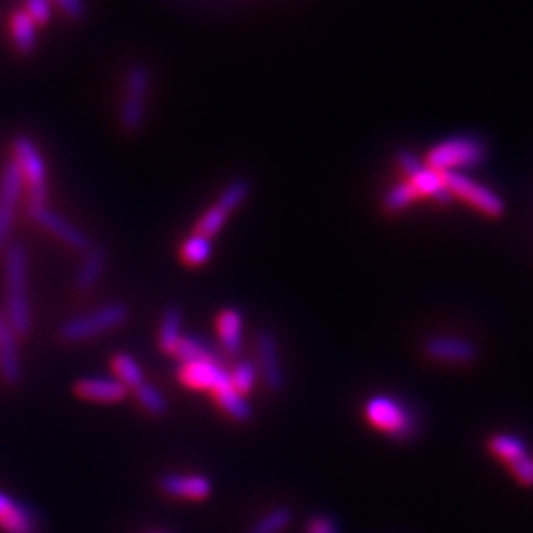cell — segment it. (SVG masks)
Listing matches in <instances>:
<instances>
[{"instance_id":"cell-9","label":"cell","mask_w":533,"mask_h":533,"mask_svg":"<svg viewBox=\"0 0 533 533\" xmlns=\"http://www.w3.org/2000/svg\"><path fill=\"white\" fill-rule=\"evenodd\" d=\"M22 188H24V178L18 164L12 158L4 164L0 172V253L10 243V233L14 228V218H16V208L20 204Z\"/></svg>"},{"instance_id":"cell-23","label":"cell","mask_w":533,"mask_h":533,"mask_svg":"<svg viewBox=\"0 0 533 533\" xmlns=\"http://www.w3.org/2000/svg\"><path fill=\"white\" fill-rule=\"evenodd\" d=\"M212 253H214V243H212V237H206L202 233H192L190 237H186V241L182 243V249H180V255H182V261L190 267H202L206 265L210 259H212Z\"/></svg>"},{"instance_id":"cell-13","label":"cell","mask_w":533,"mask_h":533,"mask_svg":"<svg viewBox=\"0 0 533 533\" xmlns=\"http://www.w3.org/2000/svg\"><path fill=\"white\" fill-rule=\"evenodd\" d=\"M28 218L32 222H36L40 228L46 229L48 233H52L54 237H58L60 241H64L74 251L85 253V251H89L93 247L91 241H89V237L81 229L76 228L74 224H70L66 218H62L60 214H56L48 206L46 208L28 210Z\"/></svg>"},{"instance_id":"cell-24","label":"cell","mask_w":533,"mask_h":533,"mask_svg":"<svg viewBox=\"0 0 533 533\" xmlns=\"http://www.w3.org/2000/svg\"><path fill=\"white\" fill-rule=\"evenodd\" d=\"M488 449L490 453L500 460H504L506 464L518 460V458L526 457L528 455V445L510 433H496L488 439Z\"/></svg>"},{"instance_id":"cell-4","label":"cell","mask_w":533,"mask_h":533,"mask_svg":"<svg viewBox=\"0 0 533 533\" xmlns=\"http://www.w3.org/2000/svg\"><path fill=\"white\" fill-rule=\"evenodd\" d=\"M486 156H488V149L480 139L462 135V137H451V139L437 143L427 153L423 162L429 168L445 174V172L478 168L486 162Z\"/></svg>"},{"instance_id":"cell-27","label":"cell","mask_w":533,"mask_h":533,"mask_svg":"<svg viewBox=\"0 0 533 533\" xmlns=\"http://www.w3.org/2000/svg\"><path fill=\"white\" fill-rule=\"evenodd\" d=\"M174 356L180 360V364H192V362H202V360H216L220 358L202 338L198 336H184L182 342L178 344Z\"/></svg>"},{"instance_id":"cell-5","label":"cell","mask_w":533,"mask_h":533,"mask_svg":"<svg viewBox=\"0 0 533 533\" xmlns=\"http://www.w3.org/2000/svg\"><path fill=\"white\" fill-rule=\"evenodd\" d=\"M14 162L18 164L24 184L28 186V210L48 206V184H46V162L38 151L36 143L28 135H18L12 141Z\"/></svg>"},{"instance_id":"cell-14","label":"cell","mask_w":533,"mask_h":533,"mask_svg":"<svg viewBox=\"0 0 533 533\" xmlns=\"http://www.w3.org/2000/svg\"><path fill=\"white\" fill-rule=\"evenodd\" d=\"M0 532L40 533V518L28 504L0 490Z\"/></svg>"},{"instance_id":"cell-15","label":"cell","mask_w":533,"mask_h":533,"mask_svg":"<svg viewBox=\"0 0 533 533\" xmlns=\"http://www.w3.org/2000/svg\"><path fill=\"white\" fill-rule=\"evenodd\" d=\"M160 490L180 500H204L212 494V480L204 474L170 472L160 478Z\"/></svg>"},{"instance_id":"cell-11","label":"cell","mask_w":533,"mask_h":533,"mask_svg":"<svg viewBox=\"0 0 533 533\" xmlns=\"http://www.w3.org/2000/svg\"><path fill=\"white\" fill-rule=\"evenodd\" d=\"M255 350H257V370L259 376L265 381L267 389L273 393H281L287 385L285 378V368L281 360V350L279 342L273 332L261 330L255 340Z\"/></svg>"},{"instance_id":"cell-10","label":"cell","mask_w":533,"mask_h":533,"mask_svg":"<svg viewBox=\"0 0 533 533\" xmlns=\"http://www.w3.org/2000/svg\"><path fill=\"white\" fill-rule=\"evenodd\" d=\"M423 354L437 364L451 366H470L478 360V348L474 342L462 336H431L423 342Z\"/></svg>"},{"instance_id":"cell-1","label":"cell","mask_w":533,"mask_h":533,"mask_svg":"<svg viewBox=\"0 0 533 533\" xmlns=\"http://www.w3.org/2000/svg\"><path fill=\"white\" fill-rule=\"evenodd\" d=\"M4 253V285H6V326L18 336L32 330V308L28 295V251L24 243L10 241Z\"/></svg>"},{"instance_id":"cell-3","label":"cell","mask_w":533,"mask_h":533,"mask_svg":"<svg viewBox=\"0 0 533 533\" xmlns=\"http://www.w3.org/2000/svg\"><path fill=\"white\" fill-rule=\"evenodd\" d=\"M129 318V306L125 303H107V305L93 308L89 312L77 314L60 324L58 336L66 344H81L89 342L97 336L113 332L121 328Z\"/></svg>"},{"instance_id":"cell-28","label":"cell","mask_w":533,"mask_h":533,"mask_svg":"<svg viewBox=\"0 0 533 533\" xmlns=\"http://www.w3.org/2000/svg\"><path fill=\"white\" fill-rule=\"evenodd\" d=\"M137 403L151 415H164L168 411V399L166 395L153 385L151 381H143L139 387L133 389Z\"/></svg>"},{"instance_id":"cell-22","label":"cell","mask_w":533,"mask_h":533,"mask_svg":"<svg viewBox=\"0 0 533 533\" xmlns=\"http://www.w3.org/2000/svg\"><path fill=\"white\" fill-rule=\"evenodd\" d=\"M218 405L228 413L229 417L237 423H247L253 417V407L247 401L245 395H241L233 385H228L224 389H220L218 393H214Z\"/></svg>"},{"instance_id":"cell-6","label":"cell","mask_w":533,"mask_h":533,"mask_svg":"<svg viewBox=\"0 0 533 533\" xmlns=\"http://www.w3.org/2000/svg\"><path fill=\"white\" fill-rule=\"evenodd\" d=\"M151 93V72L143 64H133L125 77V93L121 103V125L127 133H139L147 119Z\"/></svg>"},{"instance_id":"cell-30","label":"cell","mask_w":533,"mask_h":533,"mask_svg":"<svg viewBox=\"0 0 533 533\" xmlns=\"http://www.w3.org/2000/svg\"><path fill=\"white\" fill-rule=\"evenodd\" d=\"M249 194H251V186H249L247 180H243V178L233 180L231 184L226 186V190L220 194L216 206L231 214L235 208H239L249 198Z\"/></svg>"},{"instance_id":"cell-7","label":"cell","mask_w":533,"mask_h":533,"mask_svg":"<svg viewBox=\"0 0 533 533\" xmlns=\"http://www.w3.org/2000/svg\"><path fill=\"white\" fill-rule=\"evenodd\" d=\"M445 186L451 192L453 198H458L472 206L476 212H480L486 218L498 220L506 214V204L504 200L490 188L474 182L462 172H445L443 174Z\"/></svg>"},{"instance_id":"cell-20","label":"cell","mask_w":533,"mask_h":533,"mask_svg":"<svg viewBox=\"0 0 533 533\" xmlns=\"http://www.w3.org/2000/svg\"><path fill=\"white\" fill-rule=\"evenodd\" d=\"M10 38L14 48L28 56L38 46V24L24 10H16L10 16Z\"/></svg>"},{"instance_id":"cell-18","label":"cell","mask_w":533,"mask_h":533,"mask_svg":"<svg viewBox=\"0 0 533 533\" xmlns=\"http://www.w3.org/2000/svg\"><path fill=\"white\" fill-rule=\"evenodd\" d=\"M107 269V251L101 247H91L83 253V259L76 271V289L79 293H89L101 281Z\"/></svg>"},{"instance_id":"cell-29","label":"cell","mask_w":533,"mask_h":533,"mask_svg":"<svg viewBox=\"0 0 533 533\" xmlns=\"http://www.w3.org/2000/svg\"><path fill=\"white\" fill-rule=\"evenodd\" d=\"M417 192L409 182H401L395 184L393 188L387 190V194L383 196V210L387 214H399L405 208H409L415 200H417Z\"/></svg>"},{"instance_id":"cell-32","label":"cell","mask_w":533,"mask_h":533,"mask_svg":"<svg viewBox=\"0 0 533 533\" xmlns=\"http://www.w3.org/2000/svg\"><path fill=\"white\" fill-rule=\"evenodd\" d=\"M228 218V212H224L222 208H218V206L214 204V206H212V208L200 218V222H198V226H196V231L202 233V235H206V237H214V235H218V233L222 231V228L226 226Z\"/></svg>"},{"instance_id":"cell-26","label":"cell","mask_w":533,"mask_h":533,"mask_svg":"<svg viewBox=\"0 0 533 533\" xmlns=\"http://www.w3.org/2000/svg\"><path fill=\"white\" fill-rule=\"evenodd\" d=\"M111 368H113V378L121 381L127 389H135L145 381V372L141 368V364L131 356V354H117L111 360Z\"/></svg>"},{"instance_id":"cell-25","label":"cell","mask_w":533,"mask_h":533,"mask_svg":"<svg viewBox=\"0 0 533 533\" xmlns=\"http://www.w3.org/2000/svg\"><path fill=\"white\" fill-rule=\"evenodd\" d=\"M293 524V510L287 506H277L255 520L247 533H283Z\"/></svg>"},{"instance_id":"cell-2","label":"cell","mask_w":533,"mask_h":533,"mask_svg":"<svg viewBox=\"0 0 533 533\" xmlns=\"http://www.w3.org/2000/svg\"><path fill=\"white\" fill-rule=\"evenodd\" d=\"M364 415L372 427L399 443L415 441L423 429L415 407L389 393L370 397L364 405Z\"/></svg>"},{"instance_id":"cell-21","label":"cell","mask_w":533,"mask_h":533,"mask_svg":"<svg viewBox=\"0 0 533 533\" xmlns=\"http://www.w3.org/2000/svg\"><path fill=\"white\" fill-rule=\"evenodd\" d=\"M182 310L178 306H166L158 324V346L164 354H174L182 342Z\"/></svg>"},{"instance_id":"cell-36","label":"cell","mask_w":533,"mask_h":533,"mask_svg":"<svg viewBox=\"0 0 533 533\" xmlns=\"http://www.w3.org/2000/svg\"><path fill=\"white\" fill-rule=\"evenodd\" d=\"M54 2L72 20H81L85 16V4H83V0H54Z\"/></svg>"},{"instance_id":"cell-8","label":"cell","mask_w":533,"mask_h":533,"mask_svg":"<svg viewBox=\"0 0 533 533\" xmlns=\"http://www.w3.org/2000/svg\"><path fill=\"white\" fill-rule=\"evenodd\" d=\"M397 162L403 174L407 176V182L415 188L419 198H433L439 204H451L453 196L445 186L443 174L429 168L423 160H419L411 151H399Z\"/></svg>"},{"instance_id":"cell-35","label":"cell","mask_w":533,"mask_h":533,"mask_svg":"<svg viewBox=\"0 0 533 533\" xmlns=\"http://www.w3.org/2000/svg\"><path fill=\"white\" fill-rule=\"evenodd\" d=\"M306 533H338V526L330 516H314L310 518L308 526H306Z\"/></svg>"},{"instance_id":"cell-12","label":"cell","mask_w":533,"mask_h":533,"mask_svg":"<svg viewBox=\"0 0 533 533\" xmlns=\"http://www.w3.org/2000/svg\"><path fill=\"white\" fill-rule=\"evenodd\" d=\"M178 378L190 389L212 391V393H218L220 389L231 385L229 370L224 368L220 358L182 364L178 370Z\"/></svg>"},{"instance_id":"cell-16","label":"cell","mask_w":533,"mask_h":533,"mask_svg":"<svg viewBox=\"0 0 533 533\" xmlns=\"http://www.w3.org/2000/svg\"><path fill=\"white\" fill-rule=\"evenodd\" d=\"M76 393L93 403H121L129 389L113 376H87L76 381Z\"/></svg>"},{"instance_id":"cell-34","label":"cell","mask_w":533,"mask_h":533,"mask_svg":"<svg viewBox=\"0 0 533 533\" xmlns=\"http://www.w3.org/2000/svg\"><path fill=\"white\" fill-rule=\"evenodd\" d=\"M508 468L512 470L514 478L524 484V486H533V458L530 455L518 458L514 462L508 464Z\"/></svg>"},{"instance_id":"cell-17","label":"cell","mask_w":533,"mask_h":533,"mask_svg":"<svg viewBox=\"0 0 533 533\" xmlns=\"http://www.w3.org/2000/svg\"><path fill=\"white\" fill-rule=\"evenodd\" d=\"M0 378L8 385H18L22 381L18 336L6 324L0 330Z\"/></svg>"},{"instance_id":"cell-33","label":"cell","mask_w":533,"mask_h":533,"mask_svg":"<svg viewBox=\"0 0 533 533\" xmlns=\"http://www.w3.org/2000/svg\"><path fill=\"white\" fill-rule=\"evenodd\" d=\"M24 12L40 26L52 18V0H24Z\"/></svg>"},{"instance_id":"cell-19","label":"cell","mask_w":533,"mask_h":533,"mask_svg":"<svg viewBox=\"0 0 533 533\" xmlns=\"http://www.w3.org/2000/svg\"><path fill=\"white\" fill-rule=\"evenodd\" d=\"M218 336L224 352L235 356L243 346V314L237 308H224L218 314Z\"/></svg>"},{"instance_id":"cell-37","label":"cell","mask_w":533,"mask_h":533,"mask_svg":"<svg viewBox=\"0 0 533 533\" xmlns=\"http://www.w3.org/2000/svg\"><path fill=\"white\" fill-rule=\"evenodd\" d=\"M2 326H4V324H2V322H0V330H2Z\"/></svg>"},{"instance_id":"cell-31","label":"cell","mask_w":533,"mask_h":533,"mask_svg":"<svg viewBox=\"0 0 533 533\" xmlns=\"http://www.w3.org/2000/svg\"><path fill=\"white\" fill-rule=\"evenodd\" d=\"M257 376H259L257 364L251 362V360H243V362H239V364L229 372L231 385H233L241 395H247V393L255 387Z\"/></svg>"}]
</instances>
